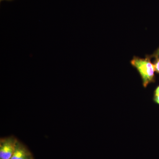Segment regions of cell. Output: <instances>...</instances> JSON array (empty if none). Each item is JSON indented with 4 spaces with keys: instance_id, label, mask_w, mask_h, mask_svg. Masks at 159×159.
Instances as JSON below:
<instances>
[{
    "instance_id": "cell-5",
    "label": "cell",
    "mask_w": 159,
    "mask_h": 159,
    "mask_svg": "<svg viewBox=\"0 0 159 159\" xmlns=\"http://www.w3.org/2000/svg\"><path fill=\"white\" fill-rule=\"evenodd\" d=\"M154 100L156 102L159 104V96H155L154 98Z\"/></svg>"
},
{
    "instance_id": "cell-4",
    "label": "cell",
    "mask_w": 159,
    "mask_h": 159,
    "mask_svg": "<svg viewBox=\"0 0 159 159\" xmlns=\"http://www.w3.org/2000/svg\"><path fill=\"white\" fill-rule=\"evenodd\" d=\"M154 65L155 71L157 73H159V58H157L156 61Z\"/></svg>"
},
{
    "instance_id": "cell-3",
    "label": "cell",
    "mask_w": 159,
    "mask_h": 159,
    "mask_svg": "<svg viewBox=\"0 0 159 159\" xmlns=\"http://www.w3.org/2000/svg\"><path fill=\"white\" fill-rule=\"evenodd\" d=\"M11 159H33V158L30 151L17 140Z\"/></svg>"
},
{
    "instance_id": "cell-1",
    "label": "cell",
    "mask_w": 159,
    "mask_h": 159,
    "mask_svg": "<svg viewBox=\"0 0 159 159\" xmlns=\"http://www.w3.org/2000/svg\"><path fill=\"white\" fill-rule=\"evenodd\" d=\"M131 64L139 71L143 80V85L146 87L148 84L152 82L155 71L154 64L148 58H141L134 57L131 61Z\"/></svg>"
},
{
    "instance_id": "cell-6",
    "label": "cell",
    "mask_w": 159,
    "mask_h": 159,
    "mask_svg": "<svg viewBox=\"0 0 159 159\" xmlns=\"http://www.w3.org/2000/svg\"><path fill=\"white\" fill-rule=\"evenodd\" d=\"M159 86L157 88L155 91V96H159Z\"/></svg>"
},
{
    "instance_id": "cell-2",
    "label": "cell",
    "mask_w": 159,
    "mask_h": 159,
    "mask_svg": "<svg viewBox=\"0 0 159 159\" xmlns=\"http://www.w3.org/2000/svg\"><path fill=\"white\" fill-rule=\"evenodd\" d=\"M17 140L14 137L1 139L0 140V159H11Z\"/></svg>"
},
{
    "instance_id": "cell-7",
    "label": "cell",
    "mask_w": 159,
    "mask_h": 159,
    "mask_svg": "<svg viewBox=\"0 0 159 159\" xmlns=\"http://www.w3.org/2000/svg\"><path fill=\"white\" fill-rule=\"evenodd\" d=\"M155 56L157 58H159V48L158 49L157 51L155 53Z\"/></svg>"
},
{
    "instance_id": "cell-8",
    "label": "cell",
    "mask_w": 159,
    "mask_h": 159,
    "mask_svg": "<svg viewBox=\"0 0 159 159\" xmlns=\"http://www.w3.org/2000/svg\"><path fill=\"white\" fill-rule=\"evenodd\" d=\"M4 1V0H0V2H2V1ZM6 1H12V0H6Z\"/></svg>"
}]
</instances>
